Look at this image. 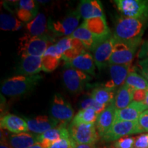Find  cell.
I'll return each instance as SVG.
<instances>
[{
	"label": "cell",
	"instance_id": "obj_30",
	"mask_svg": "<svg viewBox=\"0 0 148 148\" xmlns=\"http://www.w3.org/2000/svg\"><path fill=\"white\" fill-rule=\"evenodd\" d=\"M23 27V23L11 14H0V28L3 31H17Z\"/></svg>",
	"mask_w": 148,
	"mask_h": 148
},
{
	"label": "cell",
	"instance_id": "obj_23",
	"mask_svg": "<svg viewBox=\"0 0 148 148\" xmlns=\"http://www.w3.org/2000/svg\"><path fill=\"white\" fill-rule=\"evenodd\" d=\"M41 58L42 71L51 72L54 71L60 64L62 59V53L55 43L47 48Z\"/></svg>",
	"mask_w": 148,
	"mask_h": 148
},
{
	"label": "cell",
	"instance_id": "obj_31",
	"mask_svg": "<svg viewBox=\"0 0 148 148\" xmlns=\"http://www.w3.org/2000/svg\"><path fill=\"white\" fill-rule=\"evenodd\" d=\"M125 84L135 90H148V82L141 74L138 73L133 69L129 73Z\"/></svg>",
	"mask_w": 148,
	"mask_h": 148
},
{
	"label": "cell",
	"instance_id": "obj_16",
	"mask_svg": "<svg viewBox=\"0 0 148 148\" xmlns=\"http://www.w3.org/2000/svg\"><path fill=\"white\" fill-rule=\"evenodd\" d=\"M70 138L69 130L65 125H59L54 128L38 135V143L44 148H48L55 142L62 138Z\"/></svg>",
	"mask_w": 148,
	"mask_h": 148
},
{
	"label": "cell",
	"instance_id": "obj_27",
	"mask_svg": "<svg viewBox=\"0 0 148 148\" xmlns=\"http://www.w3.org/2000/svg\"><path fill=\"white\" fill-rule=\"evenodd\" d=\"M71 36L77 38L82 42L85 49L90 51H93L99 42L103 40H101L99 38L92 34L82 24H81L73 32ZM106 39V38H105Z\"/></svg>",
	"mask_w": 148,
	"mask_h": 148
},
{
	"label": "cell",
	"instance_id": "obj_37",
	"mask_svg": "<svg viewBox=\"0 0 148 148\" xmlns=\"http://www.w3.org/2000/svg\"><path fill=\"white\" fill-rule=\"evenodd\" d=\"M138 66L139 67L140 74L145 77L148 82V58L138 61Z\"/></svg>",
	"mask_w": 148,
	"mask_h": 148
},
{
	"label": "cell",
	"instance_id": "obj_17",
	"mask_svg": "<svg viewBox=\"0 0 148 148\" xmlns=\"http://www.w3.org/2000/svg\"><path fill=\"white\" fill-rule=\"evenodd\" d=\"M147 109V106L143 102L132 101L126 108L116 110L114 122L138 121L141 114Z\"/></svg>",
	"mask_w": 148,
	"mask_h": 148
},
{
	"label": "cell",
	"instance_id": "obj_34",
	"mask_svg": "<svg viewBox=\"0 0 148 148\" xmlns=\"http://www.w3.org/2000/svg\"><path fill=\"white\" fill-rule=\"evenodd\" d=\"M135 137L125 136L114 141L111 148H134Z\"/></svg>",
	"mask_w": 148,
	"mask_h": 148
},
{
	"label": "cell",
	"instance_id": "obj_28",
	"mask_svg": "<svg viewBox=\"0 0 148 148\" xmlns=\"http://www.w3.org/2000/svg\"><path fill=\"white\" fill-rule=\"evenodd\" d=\"M134 88L123 84L116 90L112 104L116 110H121L126 108L133 101V94Z\"/></svg>",
	"mask_w": 148,
	"mask_h": 148
},
{
	"label": "cell",
	"instance_id": "obj_4",
	"mask_svg": "<svg viewBox=\"0 0 148 148\" xmlns=\"http://www.w3.org/2000/svg\"><path fill=\"white\" fill-rule=\"evenodd\" d=\"M70 137L77 144L95 145L99 140L95 123H75L71 122L68 127Z\"/></svg>",
	"mask_w": 148,
	"mask_h": 148
},
{
	"label": "cell",
	"instance_id": "obj_15",
	"mask_svg": "<svg viewBox=\"0 0 148 148\" xmlns=\"http://www.w3.org/2000/svg\"><path fill=\"white\" fill-rule=\"evenodd\" d=\"M64 63L66 66H71L87 74L92 75L95 74V62L93 56L86 50L76 58L64 62Z\"/></svg>",
	"mask_w": 148,
	"mask_h": 148
},
{
	"label": "cell",
	"instance_id": "obj_2",
	"mask_svg": "<svg viewBox=\"0 0 148 148\" xmlns=\"http://www.w3.org/2000/svg\"><path fill=\"white\" fill-rule=\"evenodd\" d=\"M42 78L40 75H18L9 77L3 81L1 86V92L10 97L23 96L34 89Z\"/></svg>",
	"mask_w": 148,
	"mask_h": 148
},
{
	"label": "cell",
	"instance_id": "obj_35",
	"mask_svg": "<svg viewBox=\"0 0 148 148\" xmlns=\"http://www.w3.org/2000/svg\"><path fill=\"white\" fill-rule=\"evenodd\" d=\"M74 141L71 137L66 138H62L53 143L48 148H73Z\"/></svg>",
	"mask_w": 148,
	"mask_h": 148
},
{
	"label": "cell",
	"instance_id": "obj_22",
	"mask_svg": "<svg viewBox=\"0 0 148 148\" xmlns=\"http://www.w3.org/2000/svg\"><path fill=\"white\" fill-rule=\"evenodd\" d=\"M40 71H42L41 57L28 56L22 57L16 72L22 75H37Z\"/></svg>",
	"mask_w": 148,
	"mask_h": 148
},
{
	"label": "cell",
	"instance_id": "obj_6",
	"mask_svg": "<svg viewBox=\"0 0 148 148\" xmlns=\"http://www.w3.org/2000/svg\"><path fill=\"white\" fill-rule=\"evenodd\" d=\"M81 17L78 9L69 11L63 18L56 21H49V28L58 36H70L78 26Z\"/></svg>",
	"mask_w": 148,
	"mask_h": 148
},
{
	"label": "cell",
	"instance_id": "obj_8",
	"mask_svg": "<svg viewBox=\"0 0 148 148\" xmlns=\"http://www.w3.org/2000/svg\"><path fill=\"white\" fill-rule=\"evenodd\" d=\"M143 132L144 130L140 126L138 121H117L114 122L110 130L101 138L105 142H114L129 135L141 134Z\"/></svg>",
	"mask_w": 148,
	"mask_h": 148
},
{
	"label": "cell",
	"instance_id": "obj_18",
	"mask_svg": "<svg viewBox=\"0 0 148 148\" xmlns=\"http://www.w3.org/2000/svg\"><path fill=\"white\" fill-rule=\"evenodd\" d=\"M25 120L27 123L29 130L38 135L60 125L59 122L53 117H49L46 115L37 116L33 119L25 118Z\"/></svg>",
	"mask_w": 148,
	"mask_h": 148
},
{
	"label": "cell",
	"instance_id": "obj_42",
	"mask_svg": "<svg viewBox=\"0 0 148 148\" xmlns=\"http://www.w3.org/2000/svg\"><path fill=\"white\" fill-rule=\"evenodd\" d=\"M0 148H11L5 142L3 138H1V143H0Z\"/></svg>",
	"mask_w": 148,
	"mask_h": 148
},
{
	"label": "cell",
	"instance_id": "obj_9",
	"mask_svg": "<svg viewBox=\"0 0 148 148\" xmlns=\"http://www.w3.org/2000/svg\"><path fill=\"white\" fill-rule=\"evenodd\" d=\"M139 45V44L114 40L110 64H132L135 53Z\"/></svg>",
	"mask_w": 148,
	"mask_h": 148
},
{
	"label": "cell",
	"instance_id": "obj_45",
	"mask_svg": "<svg viewBox=\"0 0 148 148\" xmlns=\"http://www.w3.org/2000/svg\"><path fill=\"white\" fill-rule=\"evenodd\" d=\"M106 148H111V147H106Z\"/></svg>",
	"mask_w": 148,
	"mask_h": 148
},
{
	"label": "cell",
	"instance_id": "obj_11",
	"mask_svg": "<svg viewBox=\"0 0 148 148\" xmlns=\"http://www.w3.org/2000/svg\"><path fill=\"white\" fill-rule=\"evenodd\" d=\"M62 53V58L64 62L71 60L85 51L82 42L72 36H65L56 43Z\"/></svg>",
	"mask_w": 148,
	"mask_h": 148
},
{
	"label": "cell",
	"instance_id": "obj_39",
	"mask_svg": "<svg viewBox=\"0 0 148 148\" xmlns=\"http://www.w3.org/2000/svg\"><path fill=\"white\" fill-rule=\"evenodd\" d=\"M147 96V90H134L133 94V101L136 102H144Z\"/></svg>",
	"mask_w": 148,
	"mask_h": 148
},
{
	"label": "cell",
	"instance_id": "obj_24",
	"mask_svg": "<svg viewBox=\"0 0 148 148\" xmlns=\"http://www.w3.org/2000/svg\"><path fill=\"white\" fill-rule=\"evenodd\" d=\"M77 9L84 20L105 16L102 5L98 0H82Z\"/></svg>",
	"mask_w": 148,
	"mask_h": 148
},
{
	"label": "cell",
	"instance_id": "obj_3",
	"mask_svg": "<svg viewBox=\"0 0 148 148\" xmlns=\"http://www.w3.org/2000/svg\"><path fill=\"white\" fill-rule=\"evenodd\" d=\"M53 40L50 36H36L25 33L18 39V53L21 58L28 56L42 57L47 48L53 45Z\"/></svg>",
	"mask_w": 148,
	"mask_h": 148
},
{
	"label": "cell",
	"instance_id": "obj_33",
	"mask_svg": "<svg viewBox=\"0 0 148 148\" xmlns=\"http://www.w3.org/2000/svg\"><path fill=\"white\" fill-rule=\"evenodd\" d=\"M80 106L82 109L85 108H93L97 113L99 114L100 112L104 110L107 106H103V105L99 104V103L96 102L91 97H87L86 99H83L82 102L80 103Z\"/></svg>",
	"mask_w": 148,
	"mask_h": 148
},
{
	"label": "cell",
	"instance_id": "obj_19",
	"mask_svg": "<svg viewBox=\"0 0 148 148\" xmlns=\"http://www.w3.org/2000/svg\"><path fill=\"white\" fill-rule=\"evenodd\" d=\"M116 110L113 104L111 103L98 114L95 126L100 138L102 137L114 124L115 121Z\"/></svg>",
	"mask_w": 148,
	"mask_h": 148
},
{
	"label": "cell",
	"instance_id": "obj_36",
	"mask_svg": "<svg viewBox=\"0 0 148 148\" xmlns=\"http://www.w3.org/2000/svg\"><path fill=\"white\" fill-rule=\"evenodd\" d=\"M134 148H148V133L140 134L135 137Z\"/></svg>",
	"mask_w": 148,
	"mask_h": 148
},
{
	"label": "cell",
	"instance_id": "obj_29",
	"mask_svg": "<svg viewBox=\"0 0 148 148\" xmlns=\"http://www.w3.org/2000/svg\"><path fill=\"white\" fill-rule=\"evenodd\" d=\"M115 93V90L106 88L103 85L94 88L90 93V97L99 104L108 106L113 102Z\"/></svg>",
	"mask_w": 148,
	"mask_h": 148
},
{
	"label": "cell",
	"instance_id": "obj_26",
	"mask_svg": "<svg viewBox=\"0 0 148 148\" xmlns=\"http://www.w3.org/2000/svg\"><path fill=\"white\" fill-rule=\"evenodd\" d=\"M26 29L29 34L32 36H49V23L43 13H38L37 16L26 25Z\"/></svg>",
	"mask_w": 148,
	"mask_h": 148
},
{
	"label": "cell",
	"instance_id": "obj_40",
	"mask_svg": "<svg viewBox=\"0 0 148 148\" xmlns=\"http://www.w3.org/2000/svg\"><path fill=\"white\" fill-rule=\"evenodd\" d=\"M137 57L139 59V60L148 58V40L144 41L141 44L140 50L138 52Z\"/></svg>",
	"mask_w": 148,
	"mask_h": 148
},
{
	"label": "cell",
	"instance_id": "obj_25",
	"mask_svg": "<svg viewBox=\"0 0 148 148\" xmlns=\"http://www.w3.org/2000/svg\"><path fill=\"white\" fill-rule=\"evenodd\" d=\"M16 16L22 22H29L37 16L38 4L33 0H21L18 1Z\"/></svg>",
	"mask_w": 148,
	"mask_h": 148
},
{
	"label": "cell",
	"instance_id": "obj_38",
	"mask_svg": "<svg viewBox=\"0 0 148 148\" xmlns=\"http://www.w3.org/2000/svg\"><path fill=\"white\" fill-rule=\"evenodd\" d=\"M138 123L144 132H148V109L144 111L138 118Z\"/></svg>",
	"mask_w": 148,
	"mask_h": 148
},
{
	"label": "cell",
	"instance_id": "obj_20",
	"mask_svg": "<svg viewBox=\"0 0 148 148\" xmlns=\"http://www.w3.org/2000/svg\"><path fill=\"white\" fill-rule=\"evenodd\" d=\"M82 24L92 34L101 40L105 39L112 34L107 25L105 16L84 20Z\"/></svg>",
	"mask_w": 148,
	"mask_h": 148
},
{
	"label": "cell",
	"instance_id": "obj_12",
	"mask_svg": "<svg viewBox=\"0 0 148 148\" xmlns=\"http://www.w3.org/2000/svg\"><path fill=\"white\" fill-rule=\"evenodd\" d=\"M114 42V39L112 34L99 42L92 51L95 65L99 70L103 69L110 64Z\"/></svg>",
	"mask_w": 148,
	"mask_h": 148
},
{
	"label": "cell",
	"instance_id": "obj_5",
	"mask_svg": "<svg viewBox=\"0 0 148 148\" xmlns=\"http://www.w3.org/2000/svg\"><path fill=\"white\" fill-rule=\"evenodd\" d=\"M114 2L123 16L148 20V0H115Z\"/></svg>",
	"mask_w": 148,
	"mask_h": 148
},
{
	"label": "cell",
	"instance_id": "obj_21",
	"mask_svg": "<svg viewBox=\"0 0 148 148\" xmlns=\"http://www.w3.org/2000/svg\"><path fill=\"white\" fill-rule=\"evenodd\" d=\"M1 130H6L13 134L27 132L29 130L26 120L15 114H7L0 120Z\"/></svg>",
	"mask_w": 148,
	"mask_h": 148
},
{
	"label": "cell",
	"instance_id": "obj_10",
	"mask_svg": "<svg viewBox=\"0 0 148 148\" xmlns=\"http://www.w3.org/2000/svg\"><path fill=\"white\" fill-rule=\"evenodd\" d=\"M50 112L53 119L58 121L60 125L65 126L74 117V110L71 105L59 93L53 96Z\"/></svg>",
	"mask_w": 148,
	"mask_h": 148
},
{
	"label": "cell",
	"instance_id": "obj_32",
	"mask_svg": "<svg viewBox=\"0 0 148 148\" xmlns=\"http://www.w3.org/2000/svg\"><path fill=\"white\" fill-rule=\"evenodd\" d=\"M98 114L93 108L81 109L74 116L71 122L75 123H95L97 121Z\"/></svg>",
	"mask_w": 148,
	"mask_h": 148
},
{
	"label": "cell",
	"instance_id": "obj_14",
	"mask_svg": "<svg viewBox=\"0 0 148 148\" xmlns=\"http://www.w3.org/2000/svg\"><path fill=\"white\" fill-rule=\"evenodd\" d=\"M38 134L23 132L8 135L1 130V138L5 140L11 148H29L38 143Z\"/></svg>",
	"mask_w": 148,
	"mask_h": 148
},
{
	"label": "cell",
	"instance_id": "obj_41",
	"mask_svg": "<svg viewBox=\"0 0 148 148\" xmlns=\"http://www.w3.org/2000/svg\"><path fill=\"white\" fill-rule=\"evenodd\" d=\"M73 148H97L94 145H83V144H77L74 142Z\"/></svg>",
	"mask_w": 148,
	"mask_h": 148
},
{
	"label": "cell",
	"instance_id": "obj_7",
	"mask_svg": "<svg viewBox=\"0 0 148 148\" xmlns=\"http://www.w3.org/2000/svg\"><path fill=\"white\" fill-rule=\"evenodd\" d=\"M62 79L64 86L69 92L79 93L84 90L92 77L84 72L66 66L62 71Z\"/></svg>",
	"mask_w": 148,
	"mask_h": 148
},
{
	"label": "cell",
	"instance_id": "obj_44",
	"mask_svg": "<svg viewBox=\"0 0 148 148\" xmlns=\"http://www.w3.org/2000/svg\"><path fill=\"white\" fill-rule=\"evenodd\" d=\"M147 106V107L148 108V90H147V96H146V98H145V101L143 102Z\"/></svg>",
	"mask_w": 148,
	"mask_h": 148
},
{
	"label": "cell",
	"instance_id": "obj_13",
	"mask_svg": "<svg viewBox=\"0 0 148 148\" xmlns=\"http://www.w3.org/2000/svg\"><path fill=\"white\" fill-rule=\"evenodd\" d=\"M132 64H110L109 73L110 79L103 86L115 90L125 84L129 73L132 71Z\"/></svg>",
	"mask_w": 148,
	"mask_h": 148
},
{
	"label": "cell",
	"instance_id": "obj_1",
	"mask_svg": "<svg viewBox=\"0 0 148 148\" xmlns=\"http://www.w3.org/2000/svg\"><path fill=\"white\" fill-rule=\"evenodd\" d=\"M147 21L121 16L116 19L113 34L114 40L140 45Z\"/></svg>",
	"mask_w": 148,
	"mask_h": 148
},
{
	"label": "cell",
	"instance_id": "obj_43",
	"mask_svg": "<svg viewBox=\"0 0 148 148\" xmlns=\"http://www.w3.org/2000/svg\"><path fill=\"white\" fill-rule=\"evenodd\" d=\"M29 148H44V147H42V146L40 145L39 143H36V144H34V145H32V147H29Z\"/></svg>",
	"mask_w": 148,
	"mask_h": 148
}]
</instances>
